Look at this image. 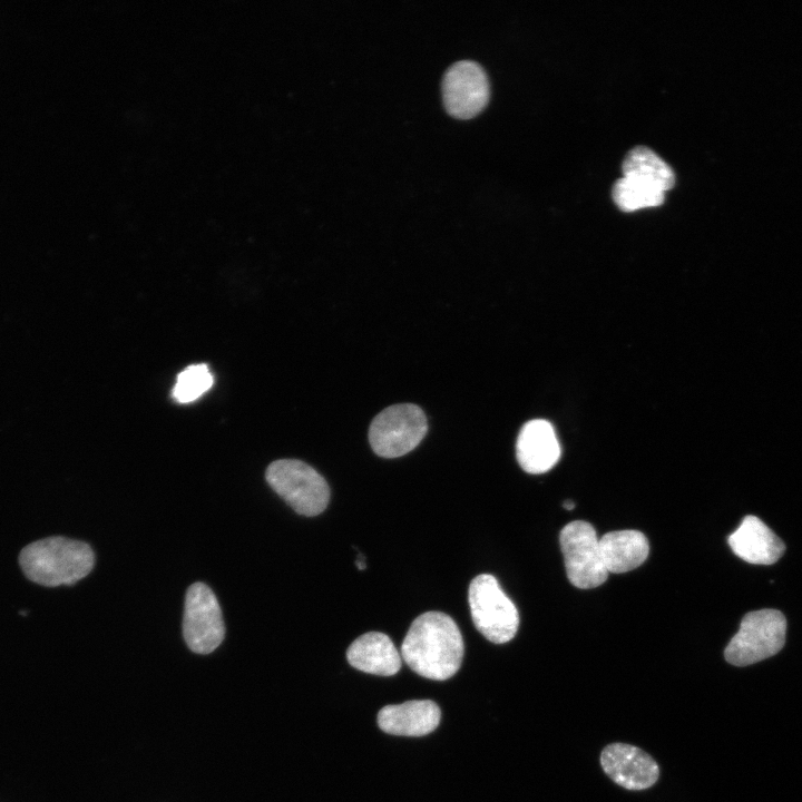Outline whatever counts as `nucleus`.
I'll list each match as a JSON object with an SVG mask.
<instances>
[{"label": "nucleus", "mask_w": 802, "mask_h": 802, "mask_svg": "<svg viewBox=\"0 0 802 802\" xmlns=\"http://www.w3.org/2000/svg\"><path fill=\"white\" fill-rule=\"evenodd\" d=\"M463 651L456 622L444 613L428 612L411 624L401 646V656L417 674L444 681L460 668Z\"/></svg>", "instance_id": "f257e3e1"}, {"label": "nucleus", "mask_w": 802, "mask_h": 802, "mask_svg": "<svg viewBox=\"0 0 802 802\" xmlns=\"http://www.w3.org/2000/svg\"><path fill=\"white\" fill-rule=\"evenodd\" d=\"M19 565L31 581L57 587L86 577L95 565V554L85 541L52 536L22 548Z\"/></svg>", "instance_id": "f03ea898"}, {"label": "nucleus", "mask_w": 802, "mask_h": 802, "mask_svg": "<svg viewBox=\"0 0 802 802\" xmlns=\"http://www.w3.org/2000/svg\"><path fill=\"white\" fill-rule=\"evenodd\" d=\"M270 487L297 514H321L330 500L325 479L307 463L296 459L273 461L265 473Z\"/></svg>", "instance_id": "7ed1b4c3"}, {"label": "nucleus", "mask_w": 802, "mask_h": 802, "mask_svg": "<svg viewBox=\"0 0 802 802\" xmlns=\"http://www.w3.org/2000/svg\"><path fill=\"white\" fill-rule=\"evenodd\" d=\"M786 619L776 609L747 613L724 651L727 663L746 666L777 654L785 643Z\"/></svg>", "instance_id": "20e7f679"}, {"label": "nucleus", "mask_w": 802, "mask_h": 802, "mask_svg": "<svg viewBox=\"0 0 802 802\" xmlns=\"http://www.w3.org/2000/svg\"><path fill=\"white\" fill-rule=\"evenodd\" d=\"M471 618L476 628L490 642L511 640L519 626L517 607L489 574L475 577L468 593Z\"/></svg>", "instance_id": "39448f33"}, {"label": "nucleus", "mask_w": 802, "mask_h": 802, "mask_svg": "<svg viewBox=\"0 0 802 802\" xmlns=\"http://www.w3.org/2000/svg\"><path fill=\"white\" fill-rule=\"evenodd\" d=\"M427 429V418L418 405L394 404L372 420L369 441L378 456L397 458L413 450L426 436Z\"/></svg>", "instance_id": "423d86ee"}, {"label": "nucleus", "mask_w": 802, "mask_h": 802, "mask_svg": "<svg viewBox=\"0 0 802 802\" xmlns=\"http://www.w3.org/2000/svg\"><path fill=\"white\" fill-rule=\"evenodd\" d=\"M567 578L577 588L604 584L608 571L604 565L595 528L583 520L567 524L559 535Z\"/></svg>", "instance_id": "0eeeda50"}, {"label": "nucleus", "mask_w": 802, "mask_h": 802, "mask_svg": "<svg viewBox=\"0 0 802 802\" xmlns=\"http://www.w3.org/2000/svg\"><path fill=\"white\" fill-rule=\"evenodd\" d=\"M183 636L192 652L203 655L214 652L224 639L219 603L204 583H195L186 591Z\"/></svg>", "instance_id": "6e6552de"}, {"label": "nucleus", "mask_w": 802, "mask_h": 802, "mask_svg": "<svg viewBox=\"0 0 802 802\" xmlns=\"http://www.w3.org/2000/svg\"><path fill=\"white\" fill-rule=\"evenodd\" d=\"M442 97L449 115L470 119L480 114L490 98L489 79L483 68L470 60L453 63L442 80Z\"/></svg>", "instance_id": "1a4fd4ad"}, {"label": "nucleus", "mask_w": 802, "mask_h": 802, "mask_svg": "<svg viewBox=\"0 0 802 802\" xmlns=\"http://www.w3.org/2000/svg\"><path fill=\"white\" fill-rule=\"evenodd\" d=\"M600 764L609 779L632 791L653 786L659 776L656 761L640 749L626 743L607 745L600 754Z\"/></svg>", "instance_id": "9d476101"}, {"label": "nucleus", "mask_w": 802, "mask_h": 802, "mask_svg": "<svg viewBox=\"0 0 802 802\" xmlns=\"http://www.w3.org/2000/svg\"><path fill=\"white\" fill-rule=\"evenodd\" d=\"M516 454L526 472L550 470L560 458V444L552 426L541 419L527 422L518 434Z\"/></svg>", "instance_id": "9b49d317"}, {"label": "nucleus", "mask_w": 802, "mask_h": 802, "mask_svg": "<svg viewBox=\"0 0 802 802\" xmlns=\"http://www.w3.org/2000/svg\"><path fill=\"white\" fill-rule=\"evenodd\" d=\"M440 717V708L433 701L413 700L382 707L378 725L392 735L423 736L437 728Z\"/></svg>", "instance_id": "f8f14e48"}, {"label": "nucleus", "mask_w": 802, "mask_h": 802, "mask_svg": "<svg viewBox=\"0 0 802 802\" xmlns=\"http://www.w3.org/2000/svg\"><path fill=\"white\" fill-rule=\"evenodd\" d=\"M727 541L733 552L750 564H774L785 550L784 542L775 532L752 515L744 517Z\"/></svg>", "instance_id": "ddd939ff"}, {"label": "nucleus", "mask_w": 802, "mask_h": 802, "mask_svg": "<svg viewBox=\"0 0 802 802\" xmlns=\"http://www.w3.org/2000/svg\"><path fill=\"white\" fill-rule=\"evenodd\" d=\"M346 658L354 668L380 676H392L401 668V656L393 642L380 632L358 637L349 646Z\"/></svg>", "instance_id": "4468645a"}, {"label": "nucleus", "mask_w": 802, "mask_h": 802, "mask_svg": "<svg viewBox=\"0 0 802 802\" xmlns=\"http://www.w3.org/2000/svg\"><path fill=\"white\" fill-rule=\"evenodd\" d=\"M600 554L608 573L622 574L640 566L649 554L648 540L638 530H615L599 538Z\"/></svg>", "instance_id": "2eb2a0df"}, {"label": "nucleus", "mask_w": 802, "mask_h": 802, "mask_svg": "<svg viewBox=\"0 0 802 802\" xmlns=\"http://www.w3.org/2000/svg\"><path fill=\"white\" fill-rule=\"evenodd\" d=\"M623 175L646 180L665 193L675 184V174L654 150L637 146L629 150L623 162Z\"/></svg>", "instance_id": "dca6fc26"}, {"label": "nucleus", "mask_w": 802, "mask_h": 802, "mask_svg": "<svg viewBox=\"0 0 802 802\" xmlns=\"http://www.w3.org/2000/svg\"><path fill=\"white\" fill-rule=\"evenodd\" d=\"M613 199L623 212L662 205L665 192L659 187L633 176H622L613 187Z\"/></svg>", "instance_id": "f3484780"}, {"label": "nucleus", "mask_w": 802, "mask_h": 802, "mask_svg": "<svg viewBox=\"0 0 802 802\" xmlns=\"http://www.w3.org/2000/svg\"><path fill=\"white\" fill-rule=\"evenodd\" d=\"M213 382V374L206 364L189 365L177 375L173 397L180 403L195 401L212 388Z\"/></svg>", "instance_id": "a211bd4d"}, {"label": "nucleus", "mask_w": 802, "mask_h": 802, "mask_svg": "<svg viewBox=\"0 0 802 802\" xmlns=\"http://www.w3.org/2000/svg\"><path fill=\"white\" fill-rule=\"evenodd\" d=\"M574 507H575V505L571 500H567L564 502V508L567 510H571V509H574Z\"/></svg>", "instance_id": "6ab92c4d"}]
</instances>
